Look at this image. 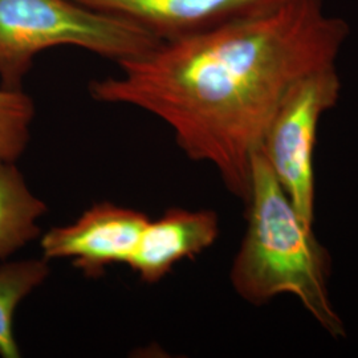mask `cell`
<instances>
[{
  "instance_id": "6",
  "label": "cell",
  "mask_w": 358,
  "mask_h": 358,
  "mask_svg": "<svg viewBox=\"0 0 358 358\" xmlns=\"http://www.w3.org/2000/svg\"><path fill=\"white\" fill-rule=\"evenodd\" d=\"M148 31L159 40L180 38L288 0H73Z\"/></svg>"
},
{
  "instance_id": "2",
  "label": "cell",
  "mask_w": 358,
  "mask_h": 358,
  "mask_svg": "<svg viewBox=\"0 0 358 358\" xmlns=\"http://www.w3.org/2000/svg\"><path fill=\"white\" fill-rule=\"evenodd\" d=\"M244 203L247 229L230 271L234 291L252 306L292 294L325 332L345 337L329 296V254L313 226L300 217L260 150L252 157Z\"/></svg>"
},
{
  "instance_id": "5",
  "label": "cell",
  "mask_w": 358,
  "mask_h": 358,
  "mask_svg": "<svg viewBox=\"0 0 358 358\" xmlns=\"http://www.w3.org/2000/svg\"><path fill=\"white\" fill-rule=\"evenodd\" d=\"M149 220L131 207L93 203L75 222L40 235L41 256L48 262L68 260L87 278L99 279L110 266L128 264Z\"/></svg>"
},
{
  "instance_id": "8",
  "label": "cell",
  "mask_w": 358,
  "mask_h": 358,
  "mask_svg": "<svg viewBox=\"0 0 358 358\" xmlns=\"http://www.w3.org/2000/svg\"><path fill=\"white\" fill-rule=\"evenodd\" d=\"M47 211L16 162H0V262L40 238L38 220Z\"/></svg>"
},
{
  "instance_id": "9",
  "label": "cell",
  "mask_w": 358,
  "mask_h": 358,
  "mask_svg": "<svg viewBox=\"0 0 358 358\" xmlns=\"http://www.w3.org/2000/svg\"><path fill=\"white\" fill-rule=\"evenodd\" d=\"M50 263L40 256L0 264V357L22 356L15 336V315L27 297L48 280Z\"/></svg>"
},
{
  "instance_id": "3",
  "label": "cell",
  "mask_w": 358,
  "mask_h": 358,
  "mask_svg": "<svg viewBox=\"0 0 358 358\" xmlns=\"http://www.w3.org/2000/svg\"><path fill=\"white\" fill-rule=\"evenodd\" d=\"M159 41L138 26L73 0H0V85L23 88L35 59L52 48L75 47L118 65Z\"/></svg>"
},
{
  "instance_id": "7",
  "label": "cell",
  "mask_w": 358,
  "mask_h": 358,
  "mask_svg": "<svg viewBox=\"0 0 358 358\" xmlns=\"http://www.w3.org/2000/svg\"><path fill=\"white\" fill-rule=\"evenodd\" d=\"M219 234L215 211L171 207L148 222L127 266L141 282L157 284L180 262L195 259L213 247Z\"/></svg>"
},
{
  "instance_id": "1",
  "label": "cell",
  "mask_w": 358,
  "mask_h": 358,
  "mask_svg": "<svg viewBox=\"0 0 358 358\" xmlns=\"http://www.w3.org/2000/svg\"><path fill=\"white\" fill-rule=\"evenodd\" d=\"M349 35L322 0H288L180 38L161 40L93 80L90 97L164 121L187 158L248 198L251 164L280 103L309 73L336 64Z\"/></svg>"
},
{
  "instance_id": "4",
  "label": "cell",
  "mask_w": 358,
  "mask_h": 358,
  "mask_svg": "<svg viewBox=\"0 0 358 358\" xmlns=\"http://www.w3.org/2000/svg\"><path fill=\"white\" fill-rule=\"evenodd\" d=\"M336 64L299 80L273 117L260 153L287 192L300 217L315 224V148L321 118L336 106L341 93Z\"/></svg>"
},
{
  "instance_id": "10",
  "label": "cell",
  "mask_w": 358,
  "mask_h": 358,
  "mask_svg": "<svg viewBox=\"0 0 358 358\" xmlns=\"http://www.w3.org/2000/svg\"><path fill=\"white\" fill-rule=\"evenodd\" d=\"M35 115V101L23 88L0 85V162H17L26 153Z\"/></svg>"
}]
</instances>
